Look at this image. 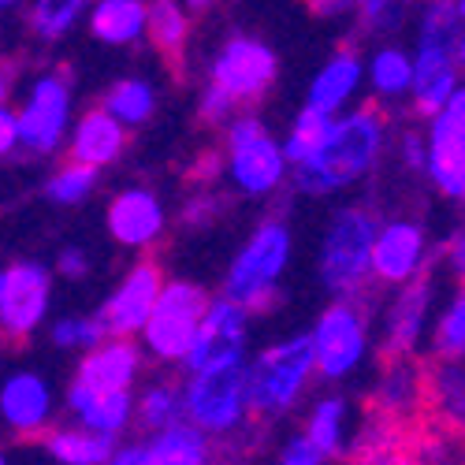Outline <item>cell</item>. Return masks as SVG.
Masks as SVG:
<instances>
[{"label":"cell","instance_id":"7402d4cb","mask_svg":"<svg viewBox=\"0 0 465 465\" xmlns=\"http://www.w3.org/2000/svg\"><path fill=\"white\" fill-rule=\"evenodd\" d=\"M64 149L71 153V164H83V168H108L124 157L127 149V131L112 120L108 112L101 108H90L79 120H71V131H67V142Z\"/></svg>","mask_w":465,"mask_h":465},{"label":"cell","instance_id":"83f0119b","mask_svg":"<svg viewBox=\"0 0 465 465\" xmlns=\"http://www.w3.org/2000/svg\"><path fill=\"white\" fill-rule=\"evenodd\" d=\"M380 406L391 413V417H406L420 406L424 399V372L420 365H413L410 358H395L387 365L383 380H380V391H376Z\"/></svg>","mask_w":465,"mask_h":465},{"label":"cell","instance_id":"d6a6232c","mask_svg":"<svg viewBox=\"0 0 465 465\" xmlns=\"http://www.w3.org/2000/svg\"><path fill=\"white\" fill-rule=\"evenodd\" d=\"M134 417L142 420V429H149L153 436L183 424V399L175 383H149L145 391L134 399Z\"/></svg>","mask_w":465,"mask_h":465},{"label":"cell","instance_id":"484cf974","mask_svg":"<svg viewBox=\"0 0 465 465\" xmlns=\"http://www.w3.org/2000/svg\"><path fill=\"white\" fill-rule=\"evenodd\" d=\"M142 465H209V436L190 424H172L142 443Z\"/></svg>","mask_w":465,"mask_h":465},{"label":"cell","instance_id":"4316f807","mask_svg":"<svg viewBox=\"0 0 465 465\" xmlns=\"http://www.w3.org/2000/svg\"><path fill=\"white\" fill-rule=\"evenodd\" d=\"M101 112H108L124 131L142 127V124L153 120V112H157V86H153L149 79H138V74L112 83L104 101H101Z\"/></svg>","mask_w":465,"mask_h":465},{"label":"cell","instance_id":"30bf717a","mask_svg":"<svg viewBox=\"0 0 465 465\" xmlns=\"http://www.w3.org/2000/svg\"><path fill=\"white\" fill-rule=\"evenodd\" d=\"M280 60L272 53V45H264L261 37L250 34H235L213 53L209 60V86L223 90L239 108L250 101H261L276 83Z\"/></svg>","mask_w":465,"mask_h":465},{"label":"cell","instance_id":"7c38bea8","mask_svg":"<svg viewBox=\"0 0 465 465\" xmlns=\"http://www.w3.org/2000/svg\"><path fill=\"white\" fill-rule=\"evenodd\" d=\"M424 138V172L450 202L465 198V90H458L432 120Z\"/></svg>","mask_w":465,"mask_h":465},{"label":"cell","instance_id":"7bdbcfd3","mask_svg":"<svg viewBox=\"0 0 465 465\" xmlns=\"http://www.w3.org/2000/svg\"><path fill=\"white\" fill-rule=\"evenodd\" d=\"M19 149V124H15V108L5 104L0 108V161L12 157V153Z\"/></svg>","mask_w":465,"mask_h":465},{"label":"cell","instance_id":"277c9868","mask_svg":"<svg viewBox=\"0 0 465 465\" xmlns=\"http://www.w3.org/2000/svg\"><path fill=\"white\" fill-rule=\"evenodd\" d=\"M380 220L365 205L339 209L321 242V283L335 302H354L372 283V239Z\"/></svg>","mask_w":465,"mask_h":465},{"label":"cell","instance_id":"60d3db41","mask_svg":"<svg viewBox=\"0 0 465 465\" xmlns=\"http://www.w3.org/2000/svg\"><path fill=\"white\" fill-rule=\"evenodd\" d=\"M280 465H324V454L309 443L305 436H294L283 450H280Z\"/></svg>","mask_w":465,"mask_h":465},{"label":"cell","instance_id":"ba28073f","mask_svg":"<svg viewBox=\"0 0 465 465\" xmlns=\"http://www.w3.org/2000/svg\"><path fill=\"white\" fill-rule=\"evenodd\" d=\"M183 420L202 436H231L246 420V361L193 372L183 387Z\"/></svg>","mask_w":465,"mask_h":465},{"label":"cell","instance_id":"ee69618b","mask_svg":"<svg viewBox=\"0 0 465 465\" xmlns=\"http://www.w3.org/2000/svg\"><path fill=\"white\" fill-rule=\"evenodd\" d=\"M309 12L317 19H346L358 15V0H309Z\"/></svg>","mask_w":465,"mask_h":465},{"label":"cell","instance_id":"e0dca14e","mask_svg":"<svg viewBox=\"0 0 465 465\" xmlns=\"http://www.w3.org/2000/svg\"><path fill=\"white\" fill-rule=\"evenodd\" d=\"M104 223H108V235L124 250H149L164 239L168 209L157 190L124 186L112 193V202L104 209Z\"/></svg>","mask_w":465,"mask_h":465},{"label":"cell","instance_id":"836d02e7","mask_svg":"<svg viewBox=\"0 0 465 465\" xmlns=\"http://www.w3.org/2000/svg\"><path fill=\"white\" fill-rule=\"evenodd\" d=\"M328 131H331V120H324V115L302 108V112L294 115L287 138H280V149H283V157H287V168H298V164H305L309 157H313V153L324 145Z\"/></svg>","mask_w":465,"mask_h":465},{"label":"cell","instance_id":"c3c4849f","mask_svg":"<svg viewBox=\"0 0 465 465\" xmlns=\"http://www.w3.org/2000/svg\"><path fill=\"white\" fill-rule=\"evenodd\" d=\"M450 272L461 276L465 272V246H461V231L450 235Z\"/></svg>","mask_w":465,"mask_h":465},{"label":"cell","instance_id":"2e32d148","mask_svg":"<svg viewBox=\"0 0 465 465\" xmlns=\"http://www.w3.org/2000/svg\"><path fill=\"white\" fill-rule=\"evenodd\" d=\"M424 261H429L424 223L395 216L376 227V239H372V280L376 283L406 287L417 276H424Z\"/></svg>","mask_w":465,"mask_h":465},{"label":"cell","instance_id":"ffe728a7","mask_svg":"<svg viewBox=\"0 0 465 465\" xmlns=\"http://www.w3.org/2000/svg\"><path fill=\"white\" fill-rule=\"evenodd\" d=\"M432 298H436V283L429 276H417L395 298L391 313H387V335H383V354H391V361L395 358H410L420 346L424 331H429Z\"/></svg>","mask_w":465,"mask_h":465},{"label":"cell","instance_id":"4fadbf2b","mask_svg":"<svg viewBox=\"0 0 465 465\" xmlns=\"http://www.w3.org/2000/svg\"><path fill=\"white\" fill-rule=\"evenodd\" d=\"M246 342H250V313L246 309L227 302V298H209V309H205L198 331H193L183 369L193 376V372H209L220 365L246 361Z\"/></svg>","mask_w":465,"mask_h":465},{"label":"cell","instance_id":"ab89813d","mask_svg":"<svg viewBox=\"0 0 465 465\" xmlns=\"http://www.w3.org/2000/svg\"><path fill=\"white\" fill-rule=\"evenodd\" d=\"M198 115H202L205 124H213V127H227V124L239 115V104L231 101L223 90L205 86V90H202V97H198Z\"/></svg>","mask_w":465,"mask_h":465},{"label":"cell","instance_id":"d4e9b609","mask_svg":"<svg viewBox=\"0 0 465 465\" xmlns=\"http://www.w3.org/2000/svg\"><path fill=\"white\" fill-rule=\"evenodd\" d=\"M365 83H369L372 97L383 101V104L410 97V86H413V60H410V49H402V45H380V49L365 60Z\"/></svg>","mask_w":465,"mask_h":465},{"label":"cell","instance_id":"8992f818","mask_svg":"<svg viewBox=\"0 0 465 465\" xmlns=\"http://www.w3.org/2000/svg\"><path fill=\"white\" fill-rule=\"evenodd\" d=\"M223 142H227L223 172L239 193H246V198H268V193H276L287 183L291 168L280 149V138L264 127L261 115L239 112L223 127Z\"/></svg>","mask_w":465,"mask_h":465},{"label":"cell","instance_id":"3957f363","mask_svg":"<svg viewBox=\"0 0 465 465\" xmlns=\"http://www.w3.org/2000/svg\"><path fill=\"white\" fill-rule=\"evenodd\" d=\"M291 227L283 220H261L253 227V235L246 239V246L235 253L223 280V298L242 305L246 313H261L276 302L280 283L287 276L291 264Z\"/></svg>","mask_w":465,"mask_h":465},{"label":"cell","instance_id":"f6af8a7d","mask_svg":"<svg viewBox=\"0 0 465 465\" xmlns=\"http://www.w3.org/2000/svg\"><path fill=\"white\" fill-rule=\"evenodd\" d=\"M399 149H402V164L406 168H424V138L417 134V131H406L402 134V142H399Z\"/></svg>","mask_w":465,"mask_h":465},{"label":"cell","instance_id":"681fc988","mask_svg":"<svg viewBox=\"0 0 465 465\" xmlns=\"http://www.w3.org/2000/svg\"><path fill=\"white\" fill-rule=\"evenodd\" d=\"M175 5H179L186 15H193V12H209V8L216 5V0H175Z\"/></svg>","mask_w":465,"mask_h":465},{"label":"cell","instance_id":"cb8c5ba5","mask_svg":"<svg viewBox=\"0 0 465 465\" xmlns=\"http://www.w3.org/2000/svg\"><path fill=\"white\" fill-rule=\"evenodd\" d=\"M90 34L101 45H134L145 37V0H94L86 8Z\"/></svg>","mask_w":465,"mask_h":465},{"label":"cell","instance_id":"9c48e42d","mask_svg":"<svg viewBox=\"0 0 465 465\" xmlns=\"http://www.w3.org/2000/svg\"><path fill=\"white\" fill-rule=\"evenodd\" d=\"M74 120V90L64 71H45L30 79L23 104L15 108V124H19V145L49 157V153L64 149L67 131Z\"/></svg>","mask_w":465,"mask_h":465},{"label":"cell","instance_id":"f35d334b","mask_svg":"<svg viewBox=\"0 0 465 465\" xmlns=\"http://www.w3.org/2000/svg\"><path fill=\"white\" fill-rule=\"evenodd\" d=\"M358 15L372 34H391L402 23V5L399 0H358Z\"/></svg>","mask_w":465,"mask_h":465},{"label":"cell","instance_id":"d590c367","mask_svg":"<svg viewBox=\"0 0 465 465\" xmlns=\"http://www.w3.org/2000/svg\"><path fill=\"white\" fill-rule=\"evenodd\" d=\"M432 351L440 361H461L465 351V294L454 291L432 328Z\"/></svg>","mask_w":465,"mask_h":465},{"label":"cell","instance_id":"f5cc1de1","mask_svg":"<svg viewBox=\"0 0 465 465\" xmlns=\"http://www.w3.org/2000/svg\"><path fill=\"white\" fill-rule=\"evenodd\" d=\"M0 291H5V268H0Z\"/></svg>","mask_w":465,"mask_h":465},{"label":"cell","instance_id":"4dcf8cb0","mask_svg":"<svg viewBox=\"0 0 465 465\" xmlns=\"http://www.w3.org/2000/svg\"><path fill=\"white\" fill-rule=\"evenodd\" d=\"M305 440L313 443L324 458L339 454L346 447V399L339 395H328L313 406V413H309L305 420Z\"/></svg>","mask_w":465,"mask_h":465},{"label":"cell","instance_id":"6da1fadb","mask_svg":"<svg viewBox=\"0 0 465 465\" xmlns=\"http://www.w3.org/2000/svg\"><path fill=\"white\" fill-rule=\"evenodd\" d=\"M387 149V120L383 112L372 104H358L351 112H342L331 120V131L324 138V145L309 157L305 164L291 168L294 172V186L309 198H328L346 186H354L358 179H365Z\"/></svg>","mask_w":465,"mask_h":465},{"label":"cell","instance_id":"52a82bcc","mask_svg":"<svg viewBox=\"0 0 465 465\" xmlns=\"http://www.w3.org/2000/svg\"><path fill=\"white\" fill-rule=\"evenodd\" d=\"M209 309V291L193 280H164L157 302H153V313L142 328V346L149 358H157L164 365H183L193 331H198L202 317Z\"/></svg>","mask_w":465,"mask_h":465},{"label":"cell","instance_id":"11a10c76","mask_svg":"<svg viewBox=\"0 0 465 465\" xmlns=\"http://www.w3.org/2000/svg\"><path fill=\"white\" fill-rule=\"evenodd\" d=\"M399 5H406V0H399Z\"/></svg>","mask_w":465,"mask_h":465},{"label":"cell","instance_id":"db71d44e","mask_svg":"<svg viewBox=\"0 0 465 465\" xmlns=\"http://www.w3.org/2000/svg\"><path fill=\"white\" fill-rule=\"evenodd\" d=\"M0 465H8V458H5V450H0Z\"/></svg>","mask_w":465,"mask_h":465},{"label":"cell","instance_id":"816d5d0a","mask_svg":"<svg viewBox=\"0 0 465 465\" xmlns=\"http://www.w3.org/2000/svg\"><path fill=\"white\" fill-rule=\"evenodd\" d=\"M19 0H0V12H8V8H15Z\"/></svg>","mask_w":465,"mask_h":465},{"label":"cell","instance_id":"603a6c76","mask_svg":"<svg viewBox=\"0 0 465 465\" xmlns=\"http://www.w3.org/2000/svg\"><path fill=\"white\" fill-rule=\"evenodd\" d=\"M67 406L79 420L83 432L120 440V432L134 417V391H86V387H67Z\"/></svg>","mask_w":465,"mask_h":465},{"label":"cell","instance_id":"b9f144b4","mask_svg":"<svg viewBox=\"0 0 465 465\" xmlns=\"http://www.w3.org/2000/svg\"><path fill=\"white\" fill-rule=\"evenodd\" d=\"M56 268H60L64 280H83L90 272V253L83 246H64L56 253Z\"/></svg>","mask_w":465,"mask_h":465},{"label":"cell","instance_id":"d6986e66","mask_svg":"<svg viewBox=\"0 0 465 465\" xmlns=\"http://www.w3.org/2000/svg\"><path fill=\"white\" fill-rule=\"evenodd\" d=\"M142 376V351L134 339H104L79 361L74 387L86 391H131Z\"/></svg>","mask_w":465,"mask_h":465},{"label":"cell","instance_id":"f546056e","mask_svg":"<svg viewBox=\"0 0 465 465\" xmlns=\"http://www.w3.org/2000/svg\"><path fill=\"white\" fill-rule=\"evenodd\" d=\"M45 447L60 465H104L115 450V440H104L83 429H56L49 432Z\"/></svg>","mask_w":465,"mask_h":465},{"label":"cell","instance_id":"7a4b0ae2","mask_svg":"<svg viewBox=\"0 0 465 465\" xmlns=\"http://www.w3.org/2000/svg\"><path fill=\"white\" fill-rule=\"evenodd\" d=\"M413 60V108L432 120V115L461 90V0H424L417 19V45Z\"/></svg>","mask_w":465,"mask_h":465},{"label":"cell","instance_id":"1f68e13d","mask_svg":"<svg viewBox=\"0 0 465 465\" xmlns=\"http://www.w3.org/2000/svg\"><path fill=\"white\" fill-rule=\"evenodd\" d=\"M90 0H34L30 26L42 42H64V37L86 19Z\"/></svg>","mask_w":465,"mask_h":465},{"label":"cell","instance_id":"ac0fdd59","mask_svg":"<svg viewBox=\"0 0 465 465\" xmlns=\"http://www.w3.org/2000/svg\"><path fill=\"white\" fill-rule=\"evenodd\" d=\"M361 86H365V60L354 49H339L317 67L313 79H309L302 108L324 115V120H335V115L351 112Z\"/></svg>","mask_w":465,"mask_h":465},{"label":"cell","instance_id":"5bb4252c","mask_svg":"<svg viewBox=\"0 0 465 465\" xmlns=\"http://www.w3.org/2000/svg\"><path fill=\"white\" fill-rule=\"evenodd\" d=\"M53 305V276L37 261H15L5 268V291H0V335L19 342L30 339L45 324Z\"/></svg>","mask_w":465,"mask_h":465},{"label":"cell","instance_id":"e575fe53","mask_svg":"<svg viewBox=\"0 0 465 465\" xmlns=\"http://www.w3.org/2000/svg\"><path fill=\"white\" fill-rule=\"evenodd\" d=\"M424 391L432 395L436 410L450 420V424H461L465 417V376H461V361H440L424 383Z\"/></svg>","mask_w":465,"mask_h":465},{"label":"cell","instance_id":"74e56055","mask_svg":"<svg viewBox=\"0 0 465 465\" xmlns=\"http://www.w3.org/2000/svg\"><path fill=\"white\" fill-rule=\"evenodd\" d=\"M104 339H108V331H104L97 313L94 317H60L53 324V342L60 346V351H83V354H90L94 346H101Z\"/></svg>","mask_w":465,"mask_h":465},{"label":"cell","instance_id":"5b68a950","mask_svg":"<svg viewBox=\"0 0 465 465\" xmlns=\"http://www.w3.org/2000/svg\"><path fill=\"white\" fill-rule=\"evenodd\" d=\"M313 346L309 335H291L246 361V413L283 417L313 380Z\"/></svg>","mask_w":465,"mask_h":465},{"label":"cell","instance_id":"bcb514c9","mask_svg":"<svg viewBox=\"0 0 465 465\" xmlns=\"http://www.w3.org/2000/svg\"><path fill=\"white\" fill-rule=\"evenodd\" d=\"M104 465H142V443H127V447H115L112 458Z\"/></svg>","mask_w":465,"mask_h":465},{"label":"cell","instance_id":"f907efd6","mask_svg":"<svg viewBox=\"0 0 465 465\" xmlns=\"http://www.w3.org/2000/svg\"><path fill=\"white\" fill-rule=\"evenodd\" d=\"M8 94H12V74H8L5 64H0V108L8 104Z\"/></svg>","mask_w":465,"mask_h":465},{"label":"cell","instance_id":"7dc6e473","mask_svg":"<svg viewBox=\"0 0 465 465\" xmlns=\"http://www.w3.org/2000/svg\"><path fill=\"white\" fill-rule=\"evenodd\" d=\"M213 216V198H193L186 209V223H205Z\"/></svg>","mask_w":465,"mask_h":465},{"label":"cell","instance_id":"44dd1931","mask_svg":"<svg viewBox=\"0 0 465 465\" xmlns=\"http://www.w3.org/2000/svg\"><path fill=\"white\" fill-rule=\"evenodd\" d=\"M0 417L12 432L37 436L53 420V387L37 372H12L0 387Z\"/></svg>","mask_w":465,"mask_h":465},{"label":"cell","instance_id":"8fae6325","mask_svg":"<svg viewBox=\"0 0 465 465\" xmlns=\"http://www.w3.org/2000/svg\"><path fill=\"white\" fill-rule=\"evenodd\" d=\"M313 372L324 380H346L358 372L369 351V321L354 302H331L309 331Z\"/></svg>","mask_w":465,"mask_h":465},{"label":"cell","instance_id":"8d00e7d4","mask_svg":"<svg viewBox=\"0 0 465 465\" xmlns=\"http://www.w3.org/2000/svg\"><path fill=\"white\" fill-rule=\"evenodd\" d=\"M97 179H101V172H94V168L64 164L60 172L49 175V183H45V198H49L53 205H64V209L83 205V202H90V193L97 190Z\"/></svg>","mask_w":465,"mask_h":465},{"label":"cell","instance_id":"9a60e30c","mask_svg":"<svg viewBox=\"0 0 465 465\" xmlns=\"http://www.w3.org/2000/svg\"><path fill=\"white\" fill-rule=\"evenodd\" d=\"M161 287H164V268L157 261L131 264L127 276L120 280V287H115L104 298V305L97 309V317H101L108 339H134V335H142Z\"/></svg>","mask_w":465,"mask_h":465},{"label":"cell","instance_id":"f1b7e54d","mask_svg":"<svg viewBox=\"0 0 465 465\" xmlns=\"http://www.w3.org/2000/svg\"><path fill=\"white\" fill-rule=\"evenodd\" d=\"M145 34L164 56H179L190 37V15L175 0H145Z\"/></svg>","mask_w":465,"mask_h":465}]
</instances>
